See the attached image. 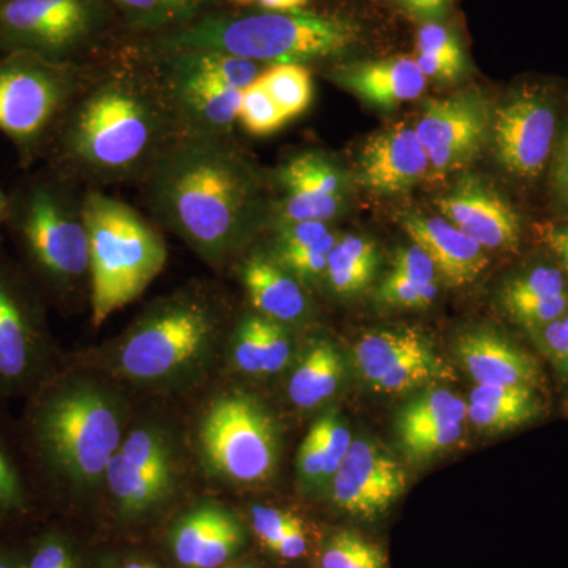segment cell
Instances as JSON below:
<instances>
[{
	"label": "cell",
	"instance_id": "obj_1",
	"mask_svg": "<svg viewBox=\"0 0 568 568\" xmlns=\"http://www.w3.org/2000/svg\"><path fill=\"white\" fill-rule=\"evenodd\" d=\"M185 132L151 59L121 43L93 63L44 153L85 190L140 183Z\"/></svg>",
	"mask_w": 568,
	"mask_h": 568
},
{
	"label": "cell",
	"instance_id": "obj_2",
	"mask_svg": "<svg viewBox=\"0 0 568 568\" xmlns=\"http://www.w3.org/2000/svg\"><path fill=\"white\" fill-rule=\"evenodd\" d=\"M153 223L213 271L245 252L263 223V178L234 134L183 133L140 183Z\"/></svg>",
	"mask_w": 568,
	"mask_h": 568
},
{
	"label": "cell",
	"instance_id": "obj_3",
	"mask_svg": "<svg viewBox=\"0 0 568 568\" xmlns=\"http://www.w3.org/2000/svg\"><path fill=\"white\" fill-rule=\"evenodd\" d=\"M20 428L44 495H81L103 484L126 409L99 381L55 369L28 396Z\"/></svg>",
	"mask_w": 568,
	"mask_h": 568
},
{
	"label": "cell",
	"instance_id": "obj_4",
	"mask_svg": "<svg viewBox=\"0 0 568 568\" xmlns=\"http://www.w3.org/2000/svg\"><path fill=\"white\" fill-rule=\"evenodd\" d=\"M226 321V305L215 286L186 284L134 317L108 349V368L134 386H190L215 358Z\"/></svg>",
	"mask_w": 568,
	"mask_h": 568
},
{
	"label": "cell",
	"instance_id": "obj_5",
	"mask_svg": "<svg viewBox=\"0 0 568 568\" xmlns=\"http://www.w3.org/2000/svg\"><path fill=\"white\" fill-rule=\"evenodd\" d=\"M7 230L18 263L44 301L70 305L91 291V245L85 223V189L50 166L9 193Z\"/></svg>",
	"mask_w": 568,
	"mask_h": 568
},
{
	"label": "cell",
	"instance_id": "obj_6",
	"mask_svg": "<svg viewBox=\"0 0 568 568\" xmlns=\"http://www.w3.org/2000/svg\"><path fill=\"white\" fill-rule=\"evenodd\" d=\"M358 39L346 18L315 10L242 11L223 6L175 31L149 37H123L144 50L200 48L248 59L263 65L335 58Z\"/></svg>",
	"mask_w": 568,
	"mask_h": 568
},
{
	"label": "cell",
	"instance_id": "obj_7",
	"mask_svg": "<svg viewBox=\"0 0 568 568\" xmlns=\"http://www.w3.org/2000/svg\"><path fill=\"white\" fill-rule=\"evenodd\" d=\"M84 213L91 245L89 302L93 327H100L155 282L168 248L155 223L103 190H85Z\"/></svg>",
	"mask_w": 568,
	"mask_h": 568
},
{
	"label": "cell",
	"instance_id": "obj_8",
	"mask_svg": "<svg viewBox=\"0 0 568 568\" xmlns=\"http://www.w3.org/2000/svg\"><path fill=\"white\" fill-rule=\"evenodd\" d=\"M123 37L110 0H2L0 54H32L85 65L110 54Z\"/></svg>",
	"mask_w": 568,
	"mask_h": 568
},
{
	"label": "cell",
	"instance_id": "obj_9",
	"mask_svg": "<svg viewBox=\"0 0 568 568\" xmlns=\"http://www.w3.org/2000/svg\"><path fill=\"white\" fill-rule=\"evenodd\" d=\"M93 63L65 65L22 52L0 54V133L13 144L22 168L43 162Z\"/></svg>",
	"mask_w": 568,
	"mask_h": 568
},
{
	"label": "cell",
	"instance_id": "obj_10",
	"mask_svg": "<svg viewBox=\"0 0 568 568\" xmlns=\"http://www.w3.org/2000/svg\"><path fill=\"white\" fill-rule=\"evenodd\" d=\"M55 369L47 301L0 246V402L28 398Z\"/></svg>",
	"mask_w": 568,
	"mask_h": 568
},
{
	"label": "cell",
	"instance_id": "obj_11",
	"mask_svg": "<svg viewBox=\"0 0 568 568\" xmlns=\"http://www.w3.org/2000/svg\"><path fill=\"white\" fill-rule=\"evenodd\" d=\"M197 443L213 476L233 484H264L278 466V428L248 395L213 399L201 420Z\"/></svg>",
	"mask_w": 568,
	"mask_h": 568
},
{
	"label": "cell",
	"instance_id": "obj_12",
	"mask_svg": "<svg viewBox=\"0 0 568 568\" xmlns=\"http://www.w3.org/2000/svg\"><path fill=\"white\" fill-rule=\"evenodd\" d=\"M181 476L178 440L168 426L145 422L126 432L103 484L122 518L140 519L173 497Z\"/></svg>",
	"mask_w": 568,
	"mask_h": 568
},
{
	"label": "cell",
	"instance_id": "obj_13",
	"mask_svg": "<svg viewBox=\"0 0 568 568\" xmlns=\"http://www.w3.org/2000/svg\"><path fill=\"white\" fill-rule=\"evenodd\" d=\"M558 133V100L548 85L515 89L493 111L489 138L497 163L519 181H536L551 162Z\"/></svg>",
	"mask_w": 568,
	"mask_h": 568
},
{
	"label": "cell",
	"instance_id": "obj_14",
	"mask_svg": "<svg viewBox=\"0 0 568 568\" xmlns=\"http://www.w3.org/2000/svg\"><path fill=\"white\" fill-rule=\"evenodd\" d=\"M354 355L365 383L386 394H399L455 377L454 369L433 343L413 328L366 334L355 346Z\"/></svg>",
	"mask_w": 568,
	"mask_h": 568
},
{
	"label": "cell",
	"instance_id": "obj_15",
	"mask_svg": "<svg viewBox=\"0 0 568 568\" xmlns=\"http://www.w3.org/2000/svg\"><path fill=\"white\" fill-rule=\"evenodd\" d=\"M491 115L487 99L476 91L426 102L414 129L429 168L447 174L469 166L487 144Z\"/></svg>",
	"mask_w": 568,
	"mask_h": 568
},
{
	"label": "cell",
	"instance_id": "obj_16",
	"mask_svg": "<svg viewBox=\"0 0 568 568\" xmlns=\"http://www.w3.org/2000/svg\"><path fill=\"white\" fill-rule=\"evenodd\" d=\"M274 183L280 197L272 219L331 223L346 203V175L324 152L291 155L275 171Z\"/></svg>",
	"mask_w": 568,
	"mask_h": 568
},
{
	"label": "cell",
	"instance_id": "obj_17",
	"mask_svg": "<svg viewBox=\"0 0 568 568\" xmlns=\"http://www.w3.org/2000/svg\"><path fill=\"white\" fill-rule=\"evenodd\" d=\"M406 487L402 465L368 439H353L331 481L335 506L361 518L384 514L405 495Z\"/></svg>",
	"mask_w": 568,
	"mask_h": 568
},
{
	"label": "cell",
	"instance_id": "obj_18",
	"mask_svg": "<svg viewBox=\"0 0 568 568\" xmlns=\"http://www.w3.org/2000/svg\"><path fill=\"white\" fill-rule=\"evenodd\" d=\"M436 205L443 219L481 248L517 252L521 241L518 213L503 194L480 179L463 178Z\"/></svg>",
	"mask_w": 568,
	"mask_h": 568
},
{
	"label": "cell",
	"instance_id": "obj_19",
	"mask_svg": "<svg viewBox=\"0 0 568 568\" xmlns=\"http://www.w3.org/2000/svg\"><path fill=\"white\" fill-rule=\"evenodd\" d=\"M428 170V155L416 129L402 122L369 136L358 156L355 179L368 192L394 194L416 185Z\"/></svg>",
	"mask_w": 568,
	"mask_h": 568
},
{
	"label": "cell",
	"instance_id": "obj_20",
	"mask_svg": "<svg viewBox=\"0 0 568 568\" xmlns=\"http://www.w3.org/2000/svg\"><path fill=\"white\" fill-rule=\"evenodd\" d=\"M244 540L241 523L219 506H201L183 515L170 536L171 551L183 568H222Z\"/></svg>",
	"mask_w": 568,
	"mask_h": 568
},
{
	"label": "cell",
	"instance_id": "obj_21",
	"mask_svg": "<svg viewBox=\"0 0 568 568\" xmlns=\"http://www.w3.org/2000/svg\"><path fill=\"white\" fill-rule=\"evenodd\" d=\"M457 354L481 386L537 388L541 384L536 358L489 328L465 332L458 338Z\"/></svg>",
	"mask_w": 568,
	"mask_h": 568
},
{
	"label": "cell",
	"instance_id": "obj_22",
	"mask_svg": "<svg viewBox=\"0 0 568 568\" xmlns=\"http://www.w3.org/2000/svg\"><path fill=\"white\" fill-rule=\"evenodd\" d=\"M332 80L379 110H394L424 93L426 78L416 58H387L345 63L332 70Z\"/></svg>",
	"mask_w": 568,
	"mask_h": 568
},
{
	"label": "cell",
	"instance_id": "obj_23",
	"mask_svg": "<svg viewBox=\"0 0 568 568\" xmlns=\"http://www.w3.org/2000/svg\"><path fill=\"white\" fill-rule=\"evenodd\" d=\"M403 227L414 244L420 246L450 286L476 282L488 267L485 248L467 237L443 216L407 215Z\"/></svg>",
	"mask_w": 568,
	"mask_h": 568
},
{
	"label": "cell",
	"instance_id": "obj_24",
	"mask_svg": "<svg viewBox=\"0 0 568 568\" xmlns=\"http://www.w3.org/2000/svg\"><path fill=\"white\" fill-rule=\"evenodd\" d=\"M239 276L254 312L283 325L301 323L308 315L305 284L276 263L268 252L248 253L241 261Z\"/></svg>",
	"mask_w": 568,
	"mask_h": 568
},
{
	"label": "cell",
	"instance_id": "obj_25",
	"mask_svg": "<svg viewBox=\"0 0 568 568\" xmlns=\"http://www.w3.org/2000/svg\"><path fill=\"white\" fill-rule=\"evenodd\" d=\"M10 429L0 418V537L11 536L14 528L26 525L39 508L37 497L44 493L20 424L14 432Z\"/></svg>",
	"mask_w": 568,
	"mask_h": 568
},
{
	"label": "cell",
	"instance_id": "obj_26",
	"mask_svg": "<svg viewBox=\"0 0 568 568\" xmlns=\"http://www.w3.org/2000/svg\"><path fill=\"white\" fill-rule=\"evenodd\" d=\"M500 305L526 331H537L568 312L566 275L549 265L529 268L504 284Z\"/></svg>",
	"mask_w": 568,
	"mask_h": 568
},
{
	"label": "cell",
	"instance_id": "obj_27",
	"mask_svg": "<svg viewBox=\"0 0 568 568\" xmlns=\"http://www.w3.org/2000/svg\"><path fill=\"white\" fill-rule=\"evenodd\" d=\"M159 73L185 132L234 134L242 106V91L222 84L171 77L160 70Z\"/></svg>",
	"mask_w": 568,
	"mask_h": 568
},
{
	"label": "cell",
	"instance_id": "obj_28",
	"mask_svg": "<svg viewBox=\"0 0 568 568\" xmlns=\"http://www.w3.org/2000/svg\"><path fill=\"white\" fill-rule=\"evenodd\" d=\"M336 241L338 237L328 223L272 219V246L268 253L306 286L325 278L328 254Z\"/></svg>",
	"mask_w": 568,
	"mask_h": 568
},
{
	"label": "cell",
	"instance_id": "obj_29",
	"mask_svg": "<svg viewBox=\"0 0 568 568\" xmlns=\"http://www.w3.org/2000/svg\"><path fill=\"white\" fill-rule=\"evenodd\" d=\"M293 342L286 325L260 313L242 316L231 336V355L235 368L246 375H276L286 368Z\"/></svg>",
	"mask_w": 568,
	"mask_h": 568
},
{
	"label": "cell",
	"instance_id": "obj_30",
	"mask_svg": "<svg viewBox=\"0 0 568 568\" xmlns=\"http://www.w3.org/2000/svg\"><path fill=\"white\" fill-rule=\"evenodd\" d=\"M123 37H149L181 29L209 11L226 6L224 0H110Z\"/></svg>",
	"mask_w": 568,
	"mask_h": 568
},
{
	"label": "cell",
	"instance_id": "obj_31",
	"mask_svg": "<svg viewBox=\"0 0 568 568\" xmlns=\"http://www.w3.org/2000/svg\"><path fill=\"white\" fill-rule=\"evenodd\" d=\"M544 403L532 387H499L477 384L467 405V418L477 428L503 433L536 420Z\"/></svg>",
	"mask_w": 568,
	"mask_h": 568
},
{
	"label": "cell",
	"instance_id": "obj_32",
	"mask_svg": "<svg viewBox=\"0 0 568 568\" xmlns=\"http://www.w3.org/2000/svg\"><path fill=\"white\" fill-rule=\"evenodd\" d=\"M342 355L328 339H320L305 351L287 383L291 402L301 409H315L331 399L342 384Z\"/></svg>",
	"mask_w": 568,
	"mask_h": 568
},
{
	"label": "cell",
	"instance_id": "obj_33",
	"mask_svg": "<svg viewBox=\"0 0 568 568\" xmlns=\"http://www.w3.org/2000/svg\"><path fill=\"white\" fill-rule=\"evenodd\" d=\"M467 403L448 388L425 392L407 403L398 416V436L407 450L417 440L436 435L448 426L465 424Z\"/></svg>",
	"mask_w": 568,
	"mask_h": 568
},
{
	"label": "cell",
	"instance_id": "obj_34",
	"mask_svg": "<svg viewBox=\"0 0 568 568\" xmlns=\"http://www.w3.org/2000/svg\"><path fill=\"white\" fill-rule=\"evenodd\" d=\"M377 264L379 253L375 242L361 235H343L328 254L324 280L335 294H357L373 282Z\"/></svg>",
	"mask_w": 568,
	"mask_h": 568
},
{
	"label": "cell",
	"instance_id": "obj_35",
	"mask_svg": "<svg viewBox=\"0 0 568 568\" xmlns=\"http://www.w3.org/2000/svg\"><path fill=\"white\" fill-rule=\"evenodd\" d=\"M268 95L278 104L287 121L308 110L315 97L312 71L301 63H278L264 70L260 77Z\"/></svg>",
	"mask_w": 568,
	"mask_h": 568
},
{
	"label": "cell",
	"instance_id": "obj_36",
	"mask_svg": "<svg viewBox=\"0 0 568 568\" xmlns=\"http://www.w3.org/2000/svg\"><path fill=\"white\" fill-rule=\"evenodd\" d=\"M321 568H387L383 549L351 530H338L325 541Z\"/></svg>",
	"mask_w": 568,
	"mask_h": 568
},
{
	"label": "cell",
	"instance_id": "obj_37",
	"mask_svg": "<svg viewBox=\"0 0 568 568\" xmlns=\"http://www.w3.org/2000/svg\"><path fill=\"white\" fill-rule=\"evenodd\" d=\"M287 121L268 92L261 84L260 78L250 88L242 91V106L239 123L246 133L254 138L272 136L283 129Z\"/></svg>",
	"mask_w": 568,
	"mask_h": 568
},
{
	"label": "cell",
	"instance_id": "obj_38",
	"mask_svg": "<svg viewBox=\"0 0 568 568\" xmlns=\"http://www.w3.org/2000/svg\"><path fill=\"white\" fill-rule=\"evenodd\" d=\"M22 568H81L69 538L50 529L26 540Z\"/></svg>",
	"mask_w": 568,
	"mask_h": 568
},
{
	"label": "cell",
	"instance_id": "obj_39",
	"mask_svg": "<svg viewBox=\"0 0 568 568\" xmlns=\"http://www.w3.org/2000/svg\"><path fill=\"white\" fill-rule=\"evenodd\" d=\"M437 284H416L388 274L377 290V301L398 308H425L435 302Z\"/></svg>",
	"mask_w": 568,
	"mask_h": 568
},
{
	"label": "cell",
	"instance_id": "obj_40",
	"mask_svg": "<svg viewBox=\"0 0 568 568\" xmlns=\"http://www.w3.org/2000/svg\"><path fill=\"white\" fill-rule=\"evenodd\" d=\"M252 519L254 534L272 552L276 551L284 537L302 521L291 511L263 506L253 507Z\"/></svg>",
	"mask_w": 568,
	"mask_h": 568
},
{
	"label": "cell",
	"instance_id": "obj_41",
	"mask_svg": "<svg viewBox=\"0 0 568 568\" xmlns=\"http://www.w3.org/2000/svg\"><path fill=\"white\" fill-rule=\"evenodd\" d=\"M417 54L435 55L448 61L467 63L457 33L437 22H426L417 33Z\"/></svg>",
	"mask_w": 568,
	"mask_h": 568
},
{
	"label": "cell",
	"instance_id": "obj_42",
	"mask_svg": "<svg viewBox=\"0 0 568 568\" xmlns=\"http://www.w3.org/2000/svg\"><path fill=\"white\" fill-rule=\"evenodd\" d=\"M530 334L536 339L541 353L547 355L568 383V312L559 320L552 321Z\"/></svg>",
	"mask_w": 568,
	"mask_h": 568
},
{
	"label": "cell",
	"instance_id": "obj_43",
	"mask_svg": "<svg viewBox=\"0 0 568 568\" xmlns=\"http://www.w3.org/2000/svg\"><path fill=\"white\" fill-rule=\"evenodd\" d=\"M390 274L416 284H435L437 271L428 254L420 246L413 244L398 250Z\"/></svg>",
	"mask_w": 568,
	"mask_h": 568
},
{
	"label": "cell",
	"instance_id": "obj_44",
	"mask_svg": "<svg viewBox=\"0 0 568 568\" xmlns=\"http://www.w3.org/2000/svg\"><path fill=\"white\" fill-rule=\"evenodd\" d=\"M551 192L556 203L568 211V118L551 156Z\"/></svg>",
	"mask_w": 568,
	"mask_h": 568
},
{
	"label": "cell",
	"instance_id": "obj_45",
	"mask_svg": "<svg viewBox=\"0 0 568 568\" xmlns=\"http://www.w3.org/2000/svg\"><path fill=\"white\" fill-rule=\"evenodd\" d=\"M538 237L556 254L559 263L568 272V220L540 224Z\"/></svg>",
	"mask_w": 568,
	"mask_h": 568
},
{
	"label": "cell",
	"instance_id": "obj_46",
	"mask_svg": "<svg viewBox=\"0 0 568 568\" xmlns=\"http://www.w3.org/2000/svg\"><path fill=\"white\" fill-rule=\"evenodd\" d=\"M398 2L414 17L433 20V18L443 17L454 0H398Z\"/></svg>",
	"mask_w": 568,
	"mask_h": 568
},
{
	"label": "cell",
	"instance_id": "obj_47",
	"mask_svg": "<svg viewBox=\"0 0 568 568\" xmlns=\"http://www.w3.org/2000/svg\"><path fill=\"white\" fill-rule=\"evenodd\" d=\"M26 540L13 536L0 537V568H22Z\"/></svg>",
	"mask_w": 568,
	"mask_h": 568
},
{
	"label": "cell",
	"instance_id": "obj_48",
	"mask_svg": "<svg viewBox=\"0 0 568 568\" xmlns=\"http://www.w3.org/2000/svg\"><path fill=\"white\" fill-rule=\"evenodd\" d=\"M310 0H257V6L265 11H295L304 10Z\"/></svg>",
	"mask_w": 568,
	"mask_h": 568
},
{
	"label": "cell",
	"instance_id": "obj_49",
	"mask_svg": "<svg viewBox=\"0 0 568 568\" xmlns=\"http://www.w3.org/2000/svg\"><path fill=\"white\" fill-rule=\"evenodd\" d=\"M10 196L9 193L0 189V226L6 224L7 215H9Z\"/></svg>",
	"mask_w": 568,
	"mask_h": 568
},
{
	"label": "cell",
	"instance_id": "obj_50",
	"mask_svg": "<svg viewBox=\"0 0 568 568\" xmlns=\"http://www.w3.org/2000/svg\"><path fill=\"white\" fill-rule=\"evenodd\" d=\"M224 2L227 3V6L233 7H250L253 6V3H257V0H224Z\"/></svg>",
	"mask_w": 568,
	"mask_h": 568
},
{
	"label": "cell",
	"instance_id": "obj_51",
	"mask_svg": "<svg viewBox=\"0 0 568 568\" xmlns=\"http://www.w3.org/2000/svg\"><path fill=\"white\" fill-rule=\"evenodd\" d=\"M122 568H159V567L152 566V564H148V562H130V564H126V566L122 567Z\"/></svg>",
	"mask_w": 568,
	"mask_h": 568
},
{
	"label": "cell",
	"instance_id": "obj_52",
	"mask_svg": "<svg viewBox=\"0 0 568 568\" xmlns=\"http://www.w3.org/2000/svg\"><path fill=\"white\" fill-rule=\"evenodd\" d=\"M224 568H253L252 566H233V567H224Z\"/></svg>",
	"mask_w": 568,
	"mask_h": 568
},
{
	"label": "cell",
	"instance_id": "obj_53",
	"mask_svg": "<svg viewBox=\"0 0 568 568\" xmlns=\"http://www.w3.org/2000/svg\"><path fill=\"white\" fill-rule=\"evenodd\" d=\"M0 2H2V0H0Z\"/></svg>",
	"mask_w": 568,
	"mask_h": 568
}]
</instances>
